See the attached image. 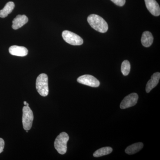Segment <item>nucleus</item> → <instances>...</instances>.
Listing matches in <instances>:
<instances>
[{
    "instance_id": "7ed1b4c3",
    "label": "nucleus",
    "mask_w": 160,
    "mask_h": 160,
    "mask_svg": "<svg viewBox=\"0 0 160 160\" xmlns=\"http://www.w3.org/2000/svg\"><path fill=\"white\" fill-rule=\"evenodd\" d=\"M69 136L65 132H62L56 138L54 143L55 148L59 153L64 154L67 151V143Z\"/></svg>"
},
{
    "instance_id": "6ab92c4d",
    "label": "nucleus",
    "mask_w": 160,
    "mask_h": 160,
    "mask_svg": "<svg viewBox=\"0 0 160 160\" xmlns=\"http://www.w3.org/2000/svg\"><path fill=\"white\" fill-rule=\"evenodd\" d=\"M27 102H26V101H25V102H24V104L25 105V106H26V104H27Z\"/></svg>"
},
{
    "instance_id": "39448f33",
    "label": "nucleus",
    "mask_w": 160,
    "mask_h": 160,
    "mask_svg": "<svg viewBox=\"0 0 160 160\" xmlns=\"http://www.w3.org/2000/svg\"><path fill=\"white\" fill-rule=\"evenodd\" d=\"M62 36L65 42L73 46H80L83 43V40L81 37L68 30L63 31Z\"/></svg>"
},
{
    "instance_id": "f257e3e1",
    "label": "nucleus",
    "mask_w": 160,
    "mask_h": 160,
    "mask_svg": "<svg viewBox=\"0 0 160 160\" xmlns=\"http://www.w3.org/2000/svg\"><path fill=\"white\" fill-rule=\"evenodd\" d=\"M90 26L99 32L104 33L108 29V25L105 20L96 14H91L87 18Z\"/></svg>"
},
{
    "instance_id": "20e7f679",
    "label": "nucleus",
    "mask_w": 160,
    "mask_h": 160,
    "mask_svg": "<svg viewBox=\"0 0 160 160\" xmlns=\"http://www.w3.org/2000/svg\"><path fill=\"white\" fill-rule=\"evenodd\" d=\"M22 111V122L23 128L26 130H30L33 121V112L29 106H26L23 107Z\"/></svg>"
},
{
    "instance_id": "9b49d317",
    "label": "nucleus",
    "mask_w": 160,
    "mask_h": 160,
    "mask_svg": "<svg viewBox=\"0 0 160 160\" xmlns=\"http://www.w3.org/2000/svg\"><path fill=\"white\" fill-rule=\"evenodd\" d=\"M28 22V18L25 15H18L12 21V28L18 29L22 27Z\"/></svg>"
},
{
    "instance_id": "4468645a",
    "label": "nucleus",
    "mask_w": 160,
    "mask_h": 160,
    "mask_svg": "<svg viewBox=\"0 0 160 160\" xmlns=\"http://www.w3.org/2000/svg\"><path fill=\"white\" fill-rule=\"evenodd\" d=\"M14 7V3L13 2H9L7 3L4 8L0 10V17L1 18L6 17L8 14H10L12 11Z\"/></svg>"
},
{
    "instance_id": "9d476101",
    "label": "nucleus",
    "mask_w": 160,
    "mask_h": 160,
    "mask_svg": "<svg viewBox=\"0 0 160 160\" xmlns=\"http://www.w3.org/2000/svg\"><path fill=\"white\" fill-rule=\"evenodd\" d=\"M160 78V73L159 72H155L152 76L151 79L148 81L146 86V92L149 93L155 88L158 84Z\"/></svg>"
},
{
    "instance_id": "2eb2a0df",
    "label": "nucleus",
    "mask_w": 160,
    "mask_h": 160,
    "mask_svg": "<svg viewBox=\"0 0 160 160\" xmlns=\"http://www.w3.org/2000/svg\"><path fill=\"white\" fill-rule=\"evenodd\" d=\"M112 151V149L111 147H105L98 149L93 153V157L96 158L100 157L103 156L107 155L110 154Z\"/></svg>"
},
{
    "instance_id": "f8f14e48",
    "label": "nucleus",
    "mask_w": 160,
    "mask_h": 160,
    "mask_svg": "<svg viewBox=\"0 0 160 160\" xmlns=\"http://www.w3.org/2000/svg\"><path fill=\"white\" fill-rule=\"evenodd\" d=\"M153 37L152 34L149 31H145L142 35L141 42L144 47H149L153 42Z\"/></svg>"
},
{
    "instance_id": "aec40b11",
    "label": "nucleus",
    "mask_w": 160,
    "mask_h": 160,
    "mask_svg": "<svg viewBox=\"0 0 160 160\" xmlns=\"http://www.w3.org/2000/svg\"><path fill=\"white\" fill-rule=\"evenodd\" d=\"M26 106H29V104H28V103H27V104H26Z\"/></svg>"
},
{
    "instance_id": "dca6fc26",
    "label": "nucleus",
    "mask_w": 160,
    "mask_h": 160,
    "mask_svg": "<svg viewBox=\"0 0 160 160\" xmlns=\"http://www.w3.org/2000/svg\"><path fill=\"white\" fill-rule=\"evenodd\" d=\"M121 71L124 76H127L130 71V64L129 61L125 60L122 63L121 66Z\"/></svg>"
},
{
    "instance_id": "0eeeda50",
    "label": "nucleus",
    "mask_w": 160,
    "mask_h": 160,
    "mask_svg": "<svg viewBox=\"0 0 160 160\" xmlns=\"http://www.w3.org/2000/svg\"><path fill=\"white\" fill-rule=\"evenodd\" d=\"M138 96L136 93H132L124 98L120 104V108L126 109L135 106L138 102Z\"/></svg>"
},
{
    "instance_id": "a211bd4d",
    "label": "nucleus",
    "mask_w": 160,
    "mask_h": 160,
    "mask_svg": "<svg viewBox=\"0 0 160 160\" xmlns=\"http://www.w3.org/2000/svg\"><path fill=\"white\" fill-rule=\"evenodd\" d=\"M4 146H5V142L2 138H0V153L3 151Z\"/></svg>"
},
{
    "instance_id": "1a4fd4ad",
    "label": "nucleus",
    "mask_w": 160,
    "mask_h": 160,
    "mask_svg": "<svg viewBox=\"0 0 160 160\" xmlns=\"http://www.w3.org/2000/svg\"><path fill=\"white\" fill-rule=\"evenodd\" d=\"M9 52L12 55L25 57L28 54V50L23 46H12L9 47Z\"/></svg>"
},
{
    "instance_id": "ddd939ff",
    "label": "nucleus",
    "mask_w": 160,
    "mask_h": 160,
    "mask_svg": "<svg viewBox=\"0 0 160 160\" xmlns=\"http://www.w3.org/2000/svg\"><path fill=\"white\" fill-rule=\"evenodd\" d=\"M143 146L144 145L142 142L134 143L126 148L125 150V152L129 155L135 154L142 149Z\"/></svg>"
},
{
    "instance_id": "f03ea898",
    "label": "nucleus",
    "mask_w": 160,
    "mask_h": 160,
    "mask_svg": "<svg viewBox=\"0 0 160 160\" xmlns=\"http://www.w3.org/2000/svg\"><path fill=\"white\" fill-rule=\"evenodd\" d=\"M36 87L37 90L43 97L47 96L49 93L48 87V78L47 74L42 73L38 76L36 79Z\"/></svg>"
},
{
    "instance_id": "423d86ee",
    "label": "nucleus",
    "mask_w": 160,
    "mask_h": 160,
    "mask_svg": "<svg viewBox=\"0 0 160 160\" xmlns=\"http://www.w3.org/2000/svg\"><path fill=\"white\" fill-rule=\"evenodd\" d=\"M78 82L92 87H98L100 86V82L94 77L90 75H84L78 78Z\"/></svg>"
},
{
    "instance_id": "6e6552de",
    "label": "nucleus",
    "mask_w": 160,
    "mask_h": 160,
    "mask_svg": "<svg viewBox=\"0 0 160 160\" xmlns=\"http://www.w3.org/2000/svg\"><path fill=\"white\" fill-rule=\"evenodd\" d=\"M146 8L152 15L159 16L160 14V8L156 0H145Z\"/></svg>"
},
{
    "instance_id": "f3484780",
    "label": "nucleus",
    "mask_w": 160,
    "mask_h": 160,
    "mask_svg": "<svg viewBox=\"0 0 160 160\" xmlns=\"http://www.w3.org/2000/svg\"><path fill=\"white\" fill-rule=\"evenodd\" d=\"M116 5L118 6H122L126 3V0H111Z\"/></svg>"
}]
</instances>
